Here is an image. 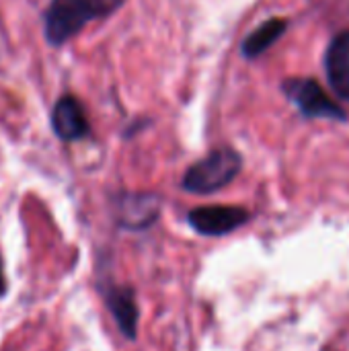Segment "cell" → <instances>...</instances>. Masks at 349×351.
I'll use <instances>...</instances> for the list:
<instances>
[{
  "instance_id": "7",
  "label": "cell",
  "mask_w": 349,
  "mask_h": 351,
  "mask_svg": "<svg viewBox=\"0 0 349 351\" xmlns=\"http://www.w3.org/2000/svg\"><path fill=\"white\" fill-rule=\"evenodd\" d=\"M51 125L60 140L74 142L88 134V121L74 97H62L51 111Z\"/></svg>"
},
{
  "instance_id": "9",
  "label": "cell",
  "mask_w": 349,
  "mask_h": 351,
  "mask_svg": "<svg viewBox=\"0 0 349 351\" xmlns=\"http://www.w3.org/2000/svg\"><path fill=\"white\" fill-rule=\"evenodd\" d=\"M288 29V21L286 19H267L265 23H261L257 29H253L241 43V51L247 60H255L261 53H265Z\"/></svg>"
},
{
  "instance_id": "3",
  "label": "cell",
  "mask_w": 349,
  "mask_h": 351,
  "mask_svg": "<svg viewBox=\"0 0 349 351\" xmlns=\"http://www.w3.org/2000/svg\"><path fill=\"white\" fill-rule=\"evenodd\" d=\"M282 90L298 111L309 119H333L348 121V113L327 97L315 78H288L282 82Z\"/></svg>"
},
{
  "instance_id": "10",
  "label": "cell",
  "mask_w": 349,
  "mask_h": 351,
  "mask_svg": "<svg viewBox=\"0 0 349 351\" xmlns=\"http://www.w3.org/2000/svg\"><path fill=\"white\" fill-rule=\"evenodd\" d=\"M6 294V280H4V271H2V261H0V298Z\"/></svg>"
},
{
  "instance_id": "1",
  "label": "cell",
  "mask_w": 349,
  "mask_h": 351,
  "mask_svg": "<svg viewBox=\"0 0 349 351\" xmlns=\"http://www.w3.org/2000/svg\"><path fill=\"white\" fill-rule=\"evenodd\" d=\"M123 0H51L45 10V37L51 45L72 39L84 25L109 16Z\"/></svg>"
},
{
  "instance_id": "4",
  "label": "cell",
  "mask_w": 349,
  "mask_h": 351,
  "mask_svg": "<svg viewBox=\"0 0 349 351\" xmlns=\"http://www.w3.org/2000/svg\"><path fill=\"white\" fill-rule=\"evenodd\" d=\"M249 212L239 206H204L189 212V226L204 237H224L247 224Z\"/></svg>"
},
{
  "instance_id": "2",
  "label": "cell",
  "mask_w": 349,
  "mask_h": 351,
  "mask_svg": "<svg viewBox=\"0 0 349 351\" xmlns=\"http://www.w3.org/2000/svg\"><path fill=\"white\" fill-rule=\"evenodd\" d=\"M241 169H243V158L237 150L218 148L212 150L206 158L191 165L183 175L181 185L189 193L208 195L232 183L234 177L241 173Z\"/></svg>"
},
{
  "instance_id": "5",
  "label": "cell",
  "mask_w": 349,
  "mask_h": 351,
  "mask_svg": "<svg viewBox=\"0 0 349 351\" xmlns=\"http://www.w3.org/2000/svg\"><path fill=\"white\" fill-rule=\"evenodd\" d=\"M325 76L337 99L349 101V31L337 33L325 49Z\"/></svg>"
},
{
  "instance_id": "8",
  "label": "cell",
  "mask_w": 349,
  "mask_h": 351,
  "mask_svg": "<svg viewBox=\"0 0 349 351\" xmlns=\"http://www.w3.org/2000/svg\"><path fill=\"white\" fill-rule=\"evenodd\" d=\"M105 302L111 311L119 331L128 339H136L138 335V304H136V292L130 286H111L105 290Z\"/></svg>"
},
{
  "instance_id": "6",
  "label": "cell",
  "mask_w": 349,
  "mask_h": 351,
  "mask_svg": "<svg viewBox=\"0 0 349 351\" xmlns=\"http://www.w3.org/2000/svg\"><path fill=\"white\" fill-rule=\"evenodd\" d=\"M160 212V199L152 193H125L117 199V220L130 230H142L154 224Z\"/></svg>"
}]
</instances>
